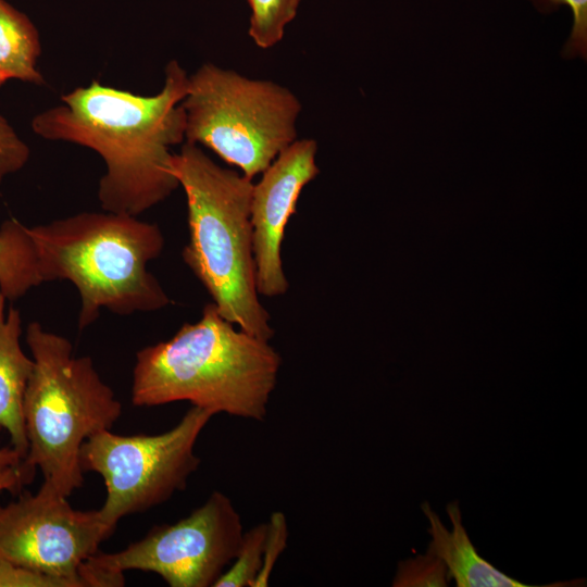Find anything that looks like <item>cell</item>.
<instances>
[{
  "label": "cell",
  "instance_id": "obj_1",
  "mask_svg": "<svg viewBox=\"0 0 587 587\" xmlns=\"http://www.w3.org/2000/svg\"><path fill=\"white\" fill-rule=\"evenodd\" d=\"M188 76L172 60L164 86L154 96L93 80L62 96L61 105L36 115L32 128L42 138L95 150L105 163L98 186L102 210L138 216L179 186L171 172V147L185 140L182 101Z\"/></svg>",
  "mask_w": 587,
  "mask_h": 587
},
{
  "label": "cell",
  "instance_id": "obj_2",
  "mask_svg": "<svg viewBox=\"0 0 587 587\" xmlns=\"http://www.w3.org/2000/svg\"><path fill=\"white\" fill-rule=\"evenodd\" d=\"M282 357L207 303L200 320L136 353L132 402L158 407L188 401L211 412L262 422L277 385Z\"/></svg>",
  "mask_w": 587,
  "mask_h": 587
},
{
  "label": "cell",
  "instance_id": "obj_3",
  "mask_svg": "<svg viewBox=\"0 0 587 587\" xmlns=\"http://www.w3.org/2000/svg\"><path fill=\"white\" fill-rule=\"evenodd\" d=\"M170 166L187 201L189 236L182 252L184 262L223 317L270 341L274 329L255 285L252 179L220 166L189 142L172 154Z\"/></svg>",
  "mask_w": 587,
  "mask_h": 587
},
{
  "label": "cell",
  "instance_id": "obj_4",
  "mask_svg": "<svg viewBox=\"0 0 587 587\" xmlns=\"http://www.w3.org/2000/svg\"><path fill=\"white\" fill-rule=\"evenodd\" d=\"M41 278L68 280L80 298L78 328L83 330L101 309L118 315L153 312L171 299L148 264L164 248L154 224L114 212H82L29 227Z\"/></svg>",
  "mask_w": 587,
  "mask_h": 587
},
{
  "label": "cell",
  "instance_id": "obj_5",
  "mask_svg": "<svg viewBox=\"0 0 587 587\" xmlns=\"http://www.w3.org/2000/svg\"><path fill=\"white\" fill-rule=\"evenodd\" d=\"M26 344L34 367L23 402L24 464L41 472L40 489L68 498L84 484V442L111 429L122 414V404L92 359L75 355L66 337L32 322Z\"/></svg>",
  "mask_w": 587,
  "mask_h": 587
},
{
  "label": "cell",
  "instance_id": "obj_6",
  "mask_svg": "<svg viewBox=\"0 0 587 587\" xmlns=\"http://www.w3.org/2000/svg\"><path fill=\"white\" fill-rule=\"evenodd\" d=\"M185 142L201 143L252 179L297 139L301 103L288 88L212 63L188 76Z\"/></svg>",
  "mask_w": 587,
  "mask_h": 587
},
{
  "label": "cell",
  "instance_id": "obj_7",
  "mask_svg": "<svg viewBox=\"0 0 587 587\" xmlns=\"http://www.w3.org/2000/svg\"><path fill=\"white\" fill-rule=\"evenodd\" d=\"M212 416L191 405L161 434L121 435L104 429L88 438L80 449V466L103 479L107 495L98 509L102 521L115 529L123 517L163 504L184 490L200 465L195 447Z\"/></svg>",
  "mask_w": 587,
  "mask_h": 587
},
{
  "label": "cell",
  "instance_id": "obj_8",
  "mask_svg": "<svg viewBox=\"0 0 587 587\" xmlns=\"http://www.w3.org/2000/svg\"><path fill=\"white\" fill-rule=\"evenodd\" d=\"M243 532L232 500L215 490L186 517L153 526L120 551H98L83 573L90 587L123 586L132 570L154 573L171 587H210L236 557Z\"/></svg>",
  "mask_w": 587,
  "mask_h": 587
},
{
  "label": "cell",
  "instance_id": "obj_9",
  "mask_svg": "<svg viewBox=\"0 0 587 587\" xmlns=\"http://www.w3.org/2000/svg\"><path fill=\"white\" fill-rule=\"evenodd\" d=\"M113 532L98 510H76L40 488L0 503V555L67 587H88L83 566Z\"/></svg>",
  "mask_w": 587,
  "mask_h": 587
},
{
  "label": "cell",
  "instance_id": "obj_10",
  "mask_svg": "<svg viewBox=\"0 0 587 587\" xmlns=\"http://www.w3.org/2000/svg\"><path fill=\"white\" fill-rule=\"evenodd\" d=\"M316 151L315 140L296 139L253 185L250 221L255 285L260 296L274 298L288 290L280 255L282 242L303 187L320 173L315 163Z\"/></svg>",
  "mask_w": 587,
  "mask_h": 587
},
{
  "label": "cell",
  "instance_id": "obj_11",
  "mask_svg": "<svg viewBox=\"0 0 587 587\" xmlns=\"http://www.w3.org/2000/svg\"><path fill=\"white\" fill-rule=\"evenodd\" d=\"M422 511L429 522L432 540L428 552L438 557L458 587H529L497 570L483 559L472 544L463 524L457 501L447 505L452 528L448 529L429 503L422 504Z\"/></svg>",
  "mask_w": 587,
  "mask_h": 587
},
{
  "label": "cell",
  "instance_id": "obj_12",
  "mask_svg": "<svg viewBox=\"0 0 587 587\" xmlns=\"http://www.w3.org/2000/svg\"><path fill=\"white\" fill-rule=\"evenodd\" d=\"M5 301L0 292V432L8 433L10 446L24 459L27 438L23 402L34 361L21 346V314L13 307L5 312Z\"/></svg>",
  "mask_w": 587,
  "mask_h": 587
},
{
  "label": "cell",
  "instance_id": "obj_13",
  "mask_svg": "<svg viewBox=\"0 0 587 587\" xmlns=\"http://www.w3.org/2000/svg\"><path fill=\"white\" fill-rule=\"evenodd\" d=\"M41 46L30 20L5 0H0V75L5 78L42 85L37 70Z\"/></svg>",
  "mask_w": 587,
  "mask_h": 587
},
{
  "label": "cell",
  "instance_id": "obj_14",
  "mask_svg": "<svg viewBox=\"0 0 587 587\" xmlns=\"http://www.w3.org/2000/svg\"><path fill=\"white\" fill-rule=\"evenodd\" d=\"M43 283L29 227L16 218L0 226V292L14 301Z\"/></svg>",
  "mask_w": 587,
  "mask_h": 587
},
{
  "label": "cell",
  "instance_id": "obj_15",
  "mask_svg": "<svg viewBox=\"0 0 587 587\" xmlns=\"http://www.w3.org/2000/svg\"><path fill=\"white\" fill-rule=\"evenodd\" d=\"M301 0H248L251 9L248 34L262 49L277 45L285 27L297 14Z\"/></svg>",
  "mask_w": 587,
  "mask_h": 587
},
{
  "label": "cell",
  "instance_id": "obj_16",
  "mask_svg": "<svg viewBox=\"0 0 587 587\" xmlns=\"http://www.w3.org/2000/svg\"><path fill=\"white\" fill-rule=\"evenodd\" d=\"M266 523L243 532L238 552L213 587H252L263 560Z\"/></svg>",
  "mask_w": 587,
  "mask_h": 587
},
{
  "label": "cell",
  "instance_id": "obj_17",
  "mask_svg": "<svg viewBox=\"0 0 587 587\" xmlns=\"http://www.w3.org/2000/svg\"><path fill=\"white\" fill-rule=\"evenodd\" d=\"M448 570L444 562L430 552L399 562L395 587L447 586Z\"/></svg>",
  "mask_w": 587,
  "mask_h": 587
},
{
  "label": "cell",
  "instance_id": "obj_18",
  "mask_svg": "<svg viewBox=\"0 0 587 587\" xmlns=\"http://www.w3.org/2000/svg\"><path fill=\"white\" fill-rule=\"evenodd\" d=\"M288 534L285 514L280 511L273 512L266 523L262 566L252 587L268 586L274 566L287 547Z\"/></svg>",
  "mask_w": 587,
  "mask_h": 587
},
{
  "label": "cell",
  "instance_id": "obj_19",
  "mask_svg": "<svg viewBox=\"0 0 587 587\" xmlns=\"http://www.w3.org/2000/svg\"><path fill=\"white\" fill-rule=\"evenodd\" d=\"M29 154L27 145L0 115V184L7 175L20 171L27 163Z\"/></svg>",
  "mask_w": 587,
  "mask_h": 587
},
{
  "label": "cell",
  "instance_id": "obj_20",
  "mask_svg": "<svg viewBox=\"0 0 587 587\" xmlns=\"http://www.w3.org/2000/svg\"><path fill=\"white\" fill-rule=\"evenodd\" d=\"M548 7L567 5L573 13V27L565 45L564 55L586 58L587 53V0H538Z\"/></svg>",
  "mask_w": 587,
  "mask_h": 587
},
{
  "label": "cell",
  "instance_id": "obj_21",
  "mask_svg": "<svg viewBox=\"0 0 587 587\" xmlns=\"http://www.w3.org/2000/svg\"><path fill=\"white\" fill-rule=\"evenodd\" d=\"M0 587H67L59 579L17 566L0 555Z\"/></svg>",
  "mask_w": 587,
  "mask_h": 587
},
{
  "label": "cell",
  "instance_id": "obj_22",
  "mask_svg": "<svg viewBox=\"0 0 587 587\" xmlns=\"http://www.w3.org/2000/svg\"><path fill=\"white\" fill-rule=\"evenodd\" d=\"M34 474L23 462L22 465L0 476V491L20 494L23 487L33 480Z\"/></svg>",
  "mask_w": 587,
  "mask_h": 587
},
{
  "label": "cell",
  "instance_id": "obj_23",
  "mask_svg": "<svg viewBox=\"0 0 587 587\" xmlns=\"http://www.w3.org/2000/svg\"><path fill=\"white\" fill-rule=\"evenodd\" d=\"M23 461V457L11 446L0 448V476L22 465Z\"/></svg>",
  "mask_w": 587,
  "mask_h": 587
},
{
  "label": "cell",
  "instance_id": "obj_24",
  "mask_svg": "<svg viewBox=\"0 0 587 587\" xmlns=\"http://www.w3.org/2000/svg\"><path fill=\"white\" fill-rule=\"evenodd\" d=\"M5 82H7L5 78H3V77L0 75V86H1L2 84H4Z\"/></svg>",
  "mask_w": 587,
  "mask_h": 587
}]
</instances>
